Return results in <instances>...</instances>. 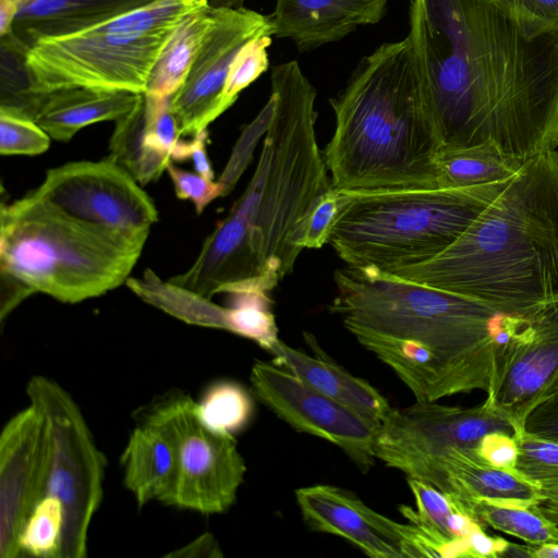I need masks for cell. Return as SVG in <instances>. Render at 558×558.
<instances>
[{"label":"cell","instance_id":"obj_2","mask_svg":"<svg viewBox=\"0 0 558 558\" xmlns=\"http://www.w3.org/2000/svg\"><path fill=\"white\" fill-rule=\"evenodd\" d=\"M335 282L338 292L329 311L416 401L473 390L490 395L539 311L507 314L369 268H339Z\"/></svg>","mask_w":558,"mask_h":558},{"label":"cell","instance_id":"obj_5","mask_svg":"<svg viewBox=\"0 0 558 558\" xmlns=\"http://www.w3.org/2000/svg\"><path fill=\"white\" fill-rule=\"evenodd\" d=\"M272 112L254 174L234 204L250 225L251 250L265 291L294 267L306 222L332 187L315 132L316 89L296 61L272 68Z\"/></svg>","mask_w":558,"mask_h":558},{"label":"cell","instance_id":"obj_29","mask_svg":"<svg viewBox=\"0 0 558 558\" xmlns=\"http://www.w3.org/2000/svg\"><path fill=\"white\" fill-rule=\"evenodd\" d=\"M230 294L231 302L226 307L223 329L253 340L269 352L279 338L268 293L242 291Z\"/></svg>","mask_w":558,"mask_h":558},{"label":"cell","instance_id":"obj_1","mask_svg":"<svg viewBox=\"0 0 558 558\" xmlns=\"http://www.w3.org/2000/svg\"><path fill=\"white\" fill-rule=\"evenodd\" d=\"M408 37L441 151L558 147V23L509 0H410ZM440 151V153H441Z\"/></svg>","mask_w":558,"mask_h":558},{"label":"cell","instance_id":"obj_45","mask_svg":"<svg viewBox=\"0 0 558 558\" xmlns=\"http://www.w3.org/2000/svg\"><path fill=\"white\" fill-rule=\"evenodd\" d=\"M517 8L542 20L558 23V0H509Z\"/></svg>","mask_w":558,"mask_h":558},{"label":"cell","instance_id":"obj_40","mask_svg":"<svg viewBox=\"0 0 558 558\" xmlns=\"http://www.w3.org/2000/svg\"><path fill=\"white\" fill-rule=\"evenodd\" d=\"M509 542L505 538L488 535L485 526H477L465 539L464 557H504Z\"/></svg>","mask_w":558,"mask_h":558},{"label":"cell","instance_id":"obj_17","mask_svg":"<svg viewBox=\"0 0 558 558\" xmlns=\"http://www.w3.org/2000/svg\"><path fill=\"white\" fill-rule=\"evenodd\" d=\"M295 499L310 530L343 537L372 558H405L402 523L376 512L352 492L316 484L298 488Z\"/></svg>","mask_w":558,"mask_h":558},{"label":"cell","instance_id":"obj_16","mask_svg":"<svg viewBox=\"0 0 558 558\" xmlns=\"http://www.w3.org/2000/svg\"><path fill=\"white\" fill-rule=\"evenodd\" d=\"M558 395V300L541 308L530 336L512 356L499 385L484 402L505 417L514 435L529 414Z\"/></svg>","mask_w":558,"mask_h":558},{"label":"cell","instance_id":"obj_32","mask_svg":"<svg viewBox=\"0 0 558 558\" xmlns=\"http://www.w3.org/2000/svg\"><path fill=\"white\" fill-rule=\"evenodd\" d=\"M514 436L519 447L515 471L543 492L558 489V441L525 429Z\"/></svg>","mask_w":558,"mask_h":558},{"label":"cell","instance_id":"obj_31","mask_svg":"<svg viewBox=\"0 0 558 558\" xmlns=\"http://www.w3.org/2000/svg\"><path fill=\"white\" fill-rule=\"evenodd\" d=\"M64 509L61 501L45 495L34 507L21 536V555L61 558Z\"/></svg>","mask_w":558,"mask_h":558},{"label":"cell","instance_id":"obj_7","mask_svg":"<svg viewBox=\"0 0 558 558\" xmlns=\"http://www.w3.org/2000/svg\"><path fill=\"white\" fill-rule=\"evenodd\" d=\"M512 180L464 187L338 191L328 243L347 266L389 272L454 243Z\"/></svg>","mask_w":558,"mask_h":558},{"label":"cell","instance_id":"obj_21","mask_svg":"<svg viewBox=\"0 0 558 558\" xmlns=\"http://www.w3.org/2000/svg\"><path fill=\"white\" fill-rule=\"evenodd\" d=\"M121 456L123 485L141 508L158 500L170 505L178 476V447L170 428L138 413Z\"/></svg>","mask_w":558,"mask_h":558},{"label":"cell","instance_id":"obj_18","mask_svg":"<svg viewBox=\"0 0 558 558\" xmlns=\"http://www.w3.org/2000/svg\"><path fill=\"white\" fill-rule=\"evenodd\" d=\"M388 0H276L268 15L272 35L291 39L299 51L338 41L357 27L378 23Z\"/></svg>","mask_w":558,"mask_h":558},{"label":"cell","instance_id":"obj_9","mask_svg":"<svg viewBox=\"0 0 558 558\" xmlns=\"http://www.w3.org/2000/svg\"><path fill=\"white\" fill-rule=\"evenodd\" d=\"M26 396L48 433L46 495L57 497L64 509L61 558H84L89 526L104 496L106 457L80 407L61 385L36 375L26 385Z\"/></svg>","mask_w":558,"mask_h":558},{"label":"cell","instance_id":"obj_35","mask_svg":"<svg viewBox=\"0 0 558 558\" xmlns=\"http://www.w3.org/2000/svg\"><path fill=\"white\" fill-rule=\"evenodd\" d=\"M144 105L145 137L149 146L174 162L183 141L171 110V97L144 94Z\"/></svg>","mask_w":558,"mask_h":558},{"label":"cell","instance_id":"obj_10","mask_svg":"<svg viewBox=\"0 0 558 558\" xmlns=\"http://www.w3.org/2000/svg\"><path fill=\"white\" fill-rule=\"evenodd\" d=\"M138 413L167 425L177 440L178 476L169 506L203 514L232 507L246 472L233 435L206 426L196 401L181 391L166 393Z\"/></svg>","mask_w":558,"mask_h":558},{"label":"cell","instance_id":"obj_46","mask_svg":"<svg viewBox=\"0 0 558 558\" xmlns=\"http://www.w3.org/2000/svg\"><path fill=\"white\" fill-rule=\"evenodd\" d=\"M544 500L535 508L558 525V489L544 490Z\"/></svg>","mask_w":558,"mask_h":558},{"label":"cell","instance_id":"obj_41","mask_svg":"<svg viewBox=\"0 0 558 558\" xmlns=\"http://www.w3.org/2000/svg\"><path fill=\"white\" fill-rule=\"evenodd\" d=\"M1 277V299H0V319L5 317L31 294V290L15 278L0 272Z\"/></svg>","mask_w":558,"mask_h":558},{"label":"cell","instance_id":"obj_42","mask_svg":"<svg viewBox=\"0 0 558 558\" xmlns=\"http://www.w3.org/2000/svg\"><path fill=\"white\" fill-rule=\"evenodd\" d=\"M207 129L197 132L187 141L189 159L193 161L195 172L203 177L214 180L215 173L207 155Z\"/></svg>","mask_w":558,"mask_h":558},{"label":"cell","instance_id":"obj_36","mask_svg":"<svg viewBox=\"0 0 558 558\" xmlns=\"http://www.w3.org/2000/svg\"><path fill=\"white\" fill-rule=\"evenodd\" d=\"M167 172L177 197L192 202L198 215L217 197L226 195L225 186L220 181L207 179L195 171L184 170L173 161L168 165Z\"/></svg>","mask_w":558,"mask_h":558},{"label":"cell","instance_id":"obj_34","mask_svg":"<svg viewBox=\"0 0 558 558\" xmlns=\"http://www.w3.org/2000/svg\"><path fill=\"white\" fill-rule=\"evenodd\" d=\"M51 137L29 117L0 105L1 155L34 156L45 153Z\"/></svg>","mask_w":558,"mask_h":558},{"label":"cell","instance_id":"obj_11","mask_svg":"<svg viewBox=\"0 0 558 558\" xmlns=\"http://www.w3.org/2000/svg\"><path fill=\"white\" fill-rule=\"evenodd\" d=\"M502 430L514 435L510 423L486 402L472 408L416 401L391 408L374 441L376 459L427 481L435 462L451 448H475L483 436Z\"/></svg>","mask_w":558,"mask_h":558},{"label":"cell","instance_id":"obj_12","mask_svg":"<svg viewBox=\"0 0 558 558\" xmlns=\"http://www.w3.org/2000/svg\"><path fill=\"white\" fill-rule=\"evenodd\" d=\"M32 194L71 217L124 233L149 234L158 220L149 195L110 157L50 169Z\"/></svg>","mask_w":558,"mask_h":558},{"label":"cell","instance_id":"obj_39","mask_svg":"<svg viewBox=\"0 0 558 558\" xmlns=\"http://www.w3.org/2000/svg\"><path fill=\"white\" fill-rule=\"evenodd\" d=\"M524 429L558 441V395L544 401L529 414Z\"/></svg>","mask_w":558,"mask_h":558},{"label":"cell","instance_id":"obj_8","mask_svg":"<svg viewBox=\"0 0 558 558\" xmlns=\"http://www.w3.org/2000/svg\"><path fill=\"white\" fill-rule=\"evenodd\" d=\"M208 0H156L93 27L34 41L23 53L26 85L1 105L23 112L36 95L68 87L145 94L171 34Z\"/></svg>","mask_w":558,"mask_h":558},{"label":"cell","instance_id":"obj_25","mask_svg":"<svg viewBox=\"0 0 558 558\" xmlns=\"http://www.w3.org/2000/svg\"><path fill=\"white\" fill-rule=\"evenodd\" d=\"M523 163L488 142L441 151L439 187H464L508 180L519 172Z\"/></svg>","mask_w":558,"mask_h":558},{"label":"cell","instance_id":"obj_27","mask_svg":"<svg viewBox=\"0 0 558 558\" xmlns=\"http://www.w3.org/2000/svg\"><path fill=\"white\" fill-rule=\"evenodd\" d=\"M415 498L418 515L442 535L459 543L465 551V539L477 526H484L475 510L457 496L442 492L415 477H407ZM464 557V554H463Z\"/></svg>","mask_w":558,"mask_h":558},{"label":"cell","instance_id":"obj_26","mask_svg":"<svg viewBox=\"0 0 558 558\" xmlns=\"http://www.w3.org/2000/svg\"><path fill=\"white\" fill-rule=\"evenodd\" d=\"M109 149L108 157L123 167L142 186L157 180L172 161L166 154L151 148L145 137L144 98L116 121Z\"/></svg>","mask_w":558,"mask_h":558},{"label":"cell","instance_id":"obj_20","mask_svg":"<svg viewBox=\"0 0 558 558\" xmlns=\"http://www.w3.org/2000/svg\"><path fill=\"white\" fill-rule=\"evenodd\" d=\"M313 355L278 340L269 353L276 365L293 373L310 386L356 412L377 428L389 413L388 400L368 381L331 360L315 337L304 332Z\"/></svg>","mask_w":558,"mask_h":558},{"label":"cell","instance_id":"obj_4","mask_svg":"<svg viewBox=\"0 0 558 558\" xmlns=\"http://www.w3.org/2000/svg\"><path fill=\"white\" fill-rule=\"evenodd\" d=\"M330 106L323 154L335 190L439 187L441 144L408 36L362 58Z\"/></svg>","mask_w":558,"mask_h":558},{"label":"cell","instance_id":"obj_30","mask_svg":"<svg viewBox=\"0 0 558 558\" xmlns=\"http://www.w3.org/2000/svg\"><path fill=\"white\" fill-rule=\"evenodd\" d=\"M196 403L198 415L206 426L232 435L248 423L254 410L247 390L229 380L210 385Z\"/></svg>","mask_w":558,"mask_h":558},{"label":"cell","instance_id":"obj_44","mask_svg":"<svg viewBox=\"0 0 558 558\" xmlns=\"http://www.w3.org/2000/svg\"><path fill=\"white\" fill-rule=\"evenodd\" d=\"M558 558V542L539 545L510 543L504 557Z\"/></svg>","mask_w":558,"mask_h":558},{"label":"cell","instance_id":"obj_28","mask_svg":"<svg viewBox=\"0 0 558 558\" xmlns=\"http://www.w3.org/2000/svg\"><path fill=\"white\" fill-rule=\"evenodd\" d=\"M475 513L484 526L506 533L525 544L558 542V525L534 507L478 501Z\"/></svg>","mask_w":558,"mask_h":558},{"label":"cell","instance_id":"obj_43","mask_svg":"<svg viewBox=\"0 0 558 558\" xmlns=\"http://www.w3.org/2000/svg\"><path fill=\"white\" fill-rule=\"evenodd\" d=\"M168 557H221L222 553L216 538L205 533L182 548L167 555Z\"/></svg>","mask_w":558,"mask_h":558},{"label":"cell","instance_id":"obj_14","mask_svg":"<svg viewBox=\"0 0 558 558\" xmlns=\"http://www.w3.org/2000/svg\"><path fill=\"white\" fill-rule=\"evenodd\" d=\"M214 8V22L205 41L183 84L171 96V110L181 137L206 130L221 116V95L238 52L251 39L262 34L272 35L268 15L244 7Z\"/></svg>","mask_w":558,"mask_h":558},{"label":"cell","instance_id":"obj_13","mask_svg":"<svg viewBox=\"0 0 558 558\" xmlns=\"http://www.w3.org/2000/svg\"><path fill=\"white\" fill-rule=\"evenodd\" d=\"M250 380L258 399L291 427L338 446L363 472L374 465L378 428L366 418L275 363L256 361Z\"/></svg>","mask_w":558,"mask_h":558},{"label":"cell","instance_id":"obj_15","mask_svg":"<svg viewBox=\"0 0 558 558\" xmlns=\"http://www.w3.org/2000/svg\"><path fill=\"white\" fill-rule=\"evenodd\" d=\"M49 440L45 421L31 403L0 434V557L19 558L21 536L35 505L46 495Z\"/></svg>","mask_w":558,"mask_h":558},{"label":"cell","instance_id":"obj_3","mask_svg":"<svg viewBox=\"0 0 558 558\" xmlns=\"http://www.w3.org/2000/svg\"><path fill=\"white\" fill-rule=\"evenodd\" d=\"M387 274L507 314H531L558 300V151L527 159L445 251Z\"/></svg>","mask_w":558,"mask_h":558},{"label":"cell","instance_id":"obj_23","mask_svg":"<svg viewBox=\"0 0 558 558\" xmlns=\"http://www.w3.org/2000/svg\"><path fill=\"white\" fill-rule=\"evenodd\" d=\"M156 0H31L19 10L13 33L22 56L34 41L76 33Z\"/></svg>","mask_w":558,"mask_h":558},{"label":"cell","instance_id":"obj_24","mask_svg":"<svg viewBox=\"0 0 558 558\" xmlns=\"http://www.w3.org/2000/svg\"><path fill=\"white\" fill-rule=\"evenodd\" d=\"M209 2L187 14L165 44L150 73L145 94L171 97L183 84L213 25Z\"/></svg>","mask_w":558,"mask_h":558},{"label":"cell","instance_id":"obj_6","mask_svg":"<svg viewBox=\"0 0 558 558\" xmlns=\"http://www.w3.org/2000/svg\"><path fill=\"white\" fill-rule=\"evenodd\" d=\"M147 236L85 222L29 193L1 204L0 272L32 293L78 303L126 282Z\"/></svg>","mask_w":558,"mask_h":558},{"label":"cell","instance_id":"obj_22","mask_svg":"<svg viewBox=\"0 0 558 558\" xmlns=\"http://www.w3.org/2000/svg\"><path fill=\"white\" fill-rule=\"evenodd\" d=\"M144 98V94L89 87H68L33 96L25 107L52 140L70 141L82 129L102 121H117Z\"/></svg>","mask_w":558,"mask_h":558},{"label":"cell","instance_id":"obj_47","mask_svg":"<svg viewBox=\"0 0 558 558\" xmlns=\"http://www.w3.org/2000/svg\"><path fill=\"white\" fill-rule=\"evenodd\" d=\"M209 2L213 5H225V7H232V8L243 7L242 5L243 0H213Z\"/></svg>","mask_w":558,"mask_h":558},{"label":"cell","instance_id":"obj_38","mask_svg":"<svg viewBox=\"0 0 558 558\" xmlns=\"http://www.w3.org/2000/svg\"><path fill=\"white\" fill-rule=\"evenodd\" d=\"M474 449L488 464L499 469L515 470L519 447L513 434L502 430L488 433L481 438Z\"/></svg>","mask_w":558,"mask_h":558},{"label":"cell","instance_id":"obj_37","mask_svg":"<svg viewBox=\"0 0 558 558\" xmlns=\"http://www.w3.org/2000/svg\"><path fill=\"white\" fill-rule=\"evenodd\" d=\"M339 192L331 187L317 203L305 226L302 247L320 248L328 243L332 226L339 211Z\"/></svg>","mask_w":558,"mask_h":558},{"label":"cell","instance_id":"obj_33","mask_svg":"<svg viewBox=\"0 0 558 558\" xmlns=\"http://www.w3.org/2000/svg\"><path fill=\"white\" fill-rule=\"evenodd\" d=\"M271 34H262L245 44L234 58L223 87L220 113L228 110L240 93L260 76L269 65L267 48Z\"/></svg>","mask_w":558,"mask_h":558},{"label":"cell","instance_id":"obj_19","mask_svg":"<svg viewBox=\"0 0 558 558\" xmlns=\"http://www.w3.org/2000/svg\"><path fill=\"white\" fill-rule=\"evenodd\" d=\"M474 509L478 501L534 507L543 490L515 470L495 468L474 448H451L434 464L426 481Z\"/></svg>","mask_w":558,"mask_h":558}]
</instances>
